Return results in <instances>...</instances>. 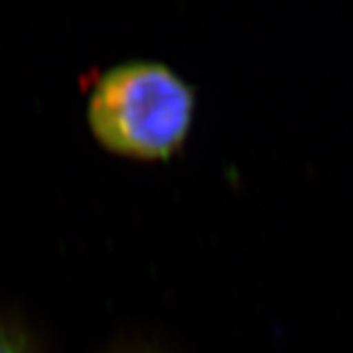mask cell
Listing matches in <instances>:
<instances>
[{
	"mask_svg": "<svg viewBox=\"0 0 353 353\" xmlns=\"http://www.w3.org/2000/svg\"><path fill=\"white\" fill-rule=\"evenodd\" d=\"M195 88L159 60L119 61L94 81L87 101L92 134L134 157H166L190 134Z\"/></svg>",
	"mask_w": 353,
	"mask_h": 353,
	"instance_id": "1",
	"label": "cell"
},
{
	"mask_svg": "<svg viewBox=\"0 0 353 353\" xmlns=\"http://www.w3.org/2000/svg\"><path fill=\"white\" fill-rule=\"evenodd\" d=\"M0 353H34L28 335L11 326L0 325Z\"/></svg>",
	"mask_w": 353,
	"mask_h": 353,
	"instance_id": "2",
	"label": "cell"
},
{
	"mask_svg": "<svg viewBox=\"0 0 353 353\" xmlns=\"http://www.w3.org/2000/svg\"><path fill=\"white\" fill-rule=\"evenodd\" d=\"M125 353H144V352H125Z\"/></svg>",
	"mask_w": 353,
	"mask_h": 353,
	"instance_id": "3",
	"label": "cell"
}]
</instances>
